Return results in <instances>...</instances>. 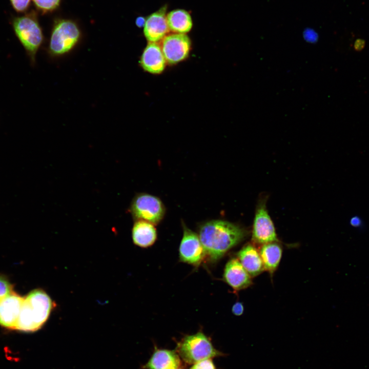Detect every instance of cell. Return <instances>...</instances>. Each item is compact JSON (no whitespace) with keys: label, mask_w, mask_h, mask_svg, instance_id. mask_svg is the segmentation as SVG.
Listing matches in <instances>:
<instances>
[{"label":"cell","mask_w":369,"mask_h":369,"mask_svg":"<svg viewBox=\"0 0 369 369\" xmlns=\"http://www.w3.org/2000/svg\"><path fill=\"white\" fill-rule=\"evenodd\" d=\"M176 351L183 361L188 364L222 355L213 346L209 338L201 331L184 336L178 344Z\"/></svg>","instance_id":"obj_4"},{"label":"cell","mask_w":369,"mask_h":369,"mask_svg":"<svg viewBox=\"0 0 369 369\" xmlns=\"http://www.w3.org/2000/svg\"><path fill=\"white\" fill-rule=\"evenodd\" d=\"M232 312L235 316H240L244 312V306L242 302L237 301L235 302L232 308Z\"/></svg>","instance_id":"obj_23"},{"label":"cell","mask_w":369,"mask_h":369,"mask_svg":"<svg viewBox=\"0 0 369 369\" xmlns=\"http://www.w3.org/2000/svg\"><path fill=\"white\" fill-rule=\"evenodd\" d=\"M190 369H216L211 359L203 360L194 364Z\"/></svg>","instance_id":"obj_22"},{"label":"cell","mask_w":369,"mask_h":369,"mask_svg":"<svg viewBox=\"0 0 369 369\" xmlns=\"http://www.w3.org/2000/svg\"><path fill=\"white\" fill-rule=\"evenodd\" d=\"M179 369V368H178Z\"/></svg>","instance_id":"obj_26"},{"label":"cell","mask_w":369,"mask_h":369,"mask_svg":"<svg viewBox=\"0 0 369 369\" xmlns=\"http://www.w3.org/2000/svg\"><path fill=\"white\" fill-rule=\"evenodd\" d=\"M12 292V285L6 279L0 276V302Z\"/></svg>","instance_id":"obj_20"},{"label":"cell","mask_w":369,"mask_h":369,"mask_svg":"<svg viewBox=\"0 0 369 369\" xmlns=\"http://www.w3.org/2000/svg\"><path fill=\"white\" fill-rule=\"evenodd\" d=\"M166 61L161 48L156 43L150 42L141 55L139 63L146 71L159 74L165 69Z\"/></svg>","instance_id":"obj_13"},{"label":"cell","mask_w":369,"mask_h":369,"mask_svg":"<svg viewBox=\"0 0 369 369\" xmlns=\"http://www.w3.org/2000/svg\"><path fill=\"white\" fill-rule=\"evenodd\" d=\"M14 33L25 49L32 65L44 40L42 30L35 17L31 14L15 17L12 22Z\"/></svg>","instance_id":"obj_3"},{"label":"cell","mask_w":369,"mask_h":369,"mask_svg":"<svg viewBox=\"0 0 369 369\" xmlns=\"http://www.w3.org/2000/svg\"><path fill=\"white\" fill-rule=\"evenodd\" d=\"M54 307L53 301L45 291H31L24 297L15 330L26 332L38 330L46 322Z\"/></svg>","instance_id":"obj_2"},{"label":"cell","mask_w":369,"mask_h":369,"mask_svg":"<svg viewBox=\"0 0 369 369\" xmlns=\"http://www.w3.org/2000/svg\"><path fill=\"white\" fill-rule=\"evenodd\" d=\"M181 364L177 351L156 348L144 368L146 369H178Z\"/></svg>","instance_id":"obj_15"},{"label":"cell","mask_w":369,"mask_h":369,"mask_svg":"<svg viewBox=\"0 0 369 369\" xmlns=\"http://www.w3.org/2000/svg\"><path fill=\"white\" fill-rule=\"evenodd\" d=\"M24 297L13 291L0 302V324L15 330Z\"/></svg>","instance_id":"obj_12"},{"label":"cell","mask_w":369,"mask_h":369,"mask_svg":"<svg viewBox=\"0 0 369 369\" xmlns=\"http://www.w3.org/2000/svg\"><path fill=\"white\" fill-rule=\"evenodd\" d=\"M183 236L179 248L180 261L198 266L206 256L203 247L196 233L188 228L182 221Z\"/></svg>","instance_id":"obj_8"},{"label":"cell","mask_w":369,"mask_h":369,"mask_svg":"<svg viewBox=\"0 0 369 369\" xmlns=\"http://www.w3.org/2000/svg\"><path fill=\"white\" fill-rule=\"evenodd\" d=\"M169 30L166 8L165 7L151 14L145 20L144 34L146 39L151 43L163 39Z\"/></svg>","instance_id":"obj_11"},{"label":"cell","mask_w":369,"mask_h":369,"mask_svg":"<svg viewBox=\"0 0 369 369\" xmlns=\"http://www.w3.org/2000/svg\"><path fill=\"white\" fill-rule=\"evenodd\" d=\"M365 46V40L362 38L357 39L354 44V49L357 52L361 51Z\"/></svg>","instance_id":"obj_24"},{"label":"cell","mask_w":369,"mask_h":369,"mask_svg":"<svg viewBox=\"0 0 369 369\" xmlns=\"http://www.w3.org/2000/svg\"><path fill=\"white\" fill-rule=\"evenodd\" d=\"M266 202L263 198L257 206L252 234L254 244L263 245L278 241L274 223L266 209Z\"/></svg>","instance_id":"obj_7"},{"label":"cell","mask_w":369,"mask_h":369,"mask_svg":"<svg viewBox=\"0 0 369 369\" xmlns=\"http://www.w3.org/2000/svg\"><path fill=\"white\" fill-rule=\"evenodd\" d=\"M13 9L17 12L26 11L30 6L31 0H10Z\"/></svg>","instance_id":"obj_21"},{"label":"cell","mask_w":369,"mask_h":369,"mask_svg":"<svg viewBox=\"0 0 369 369\" xmlns=\"http://www.w3.org/2000/svg\"><path fill=\"white\" fill-rule=\"evenodd\" d=\"M169 30L175 33L185 34L189 32L193 26L190 13L183 9H175L167 14Z\"/></svg>","instance_id":"obj_18"},{"label":"cell","mask_w":369,"mask_h":369,"mask_svg":"<svg viewBox=\"0 0 369 369\" xmlns=\"http://www.w3.org/2000/svg\"><path fill=\"white\" fill-rule=\"evenodd\" d=\"M36 7L44 12L51 11L59 5L60 0H33Z\"/></svg>","instance_id":"obj_19"},{"label":"cell","mask_w":369,"mask_h":369,"mask_svg":"<svg viewBox=\"0 0 369 369\" xmlns=\"http://www.w3.org/2000/svg\"><path fill=\"white\" fill-rule=\"evenodd\" d=\"M236 256L252 277L258 276L264 270L260 252L254 244H245L237 253Z\"/></svg>","instance_id":"obj_14"},{"label":"cell","mask_w":369,"mask_h":369,"mask_svg":"<svg viewBox=\"0 0 369 369\" xmlns=\"http://www.w3.org/2000/svg\"><path fill=\"white\" fill-rule=\"evenodd\" d=\"M154 224L144 220H135L132 229L133 243L141 248L152 245L157 239V231Z\"/></svg>","instance_id":"obj_16"},{"label":"cell","mask_w":369,"mask_h":369,"mask_svg":"<svg viewBox=\"0 0 369 369\" xmlns=\"http://www.w3.org/2000/svg\"><path fill=\"white\" fill-rule=\"evenodd\" d=\"M350 224L354 227H359L361 225L362 222L361 219L357 217H353L350 220Z\"/></svg>","instance_id":"obj_25"},{"label":"cell","mask_w":369,"mask_h":369,"mask_svg":"<svg viewBox=\"0 0 369 369\" xmlns=\"http://www.w3.org/2000/svg\"><path fill=\"white\" fill-rule=\"evenodd\" d=\"M191 45V40L187 35L173 33L163 38L161 48L166 61L175 64L187 57Z\"/></svg>","instance_id":"obj_9"},{"label":"cell","mask_w":369,"mask_h":369,"mask_svg":"<svg viewBox=\"0 0 369 369\" xmlns=\"http://www.w3.org/2000/svg\"><path fill=\"white\" fill-rule=\"evenodd\" d=\"M129 211L135 220L159 223L166 214V208L158 197L145 193L137 194L132 199Z\"/></svg>","instance_id":"obj_6"},{"label":"cell","mask_w":369,"mask_h":369,"mask_svg":"<svg viewBox=\"0 0 369 369\" xmlns=\"http://www.w3.org/2000/svg\"><path fill=\"white\" fill-rule=\"evenodd\" d=\"M81 36L77 25L70 20L56 23L51 32L47 52L51 58L64 56L72 51L78 43Z\"/></svg>","instance_id":"obj_5"},{"label":"cell","mask_w":369,"mask_h":369,"mask_svg":"<svg viewBox=\"0 0 369 369\" xmlns=\"http://www.w3.org/2000/svg\"><path fill=\"white\" fill-rule=\"evenodd\" d=\"M259 252L264 270L272 276L277 270L281 259V246L277 242L264 244L261 247Z\"/></svg>","instance_id":"obj_17"},{"label":"cell","mask_w":369,"mask_h":369,"mask_svg":"<svg viewBox=\"0 0 369 369\" xmlns=\"http://www.w3.org/2000/svg\"><path fill=\"white\" fill-rule=\"evenodd\" d=\"M198 232L206 256L212 262L221 258L248 235L247 230L241 226L220 219L201 223Z\"/></svg>","instance_id":"obj_1"},{"label":"cell","mask_w":369,"mask_h":369,"mask_svg":"<svg viewBox=\"0 0 369 369\" xmlns=\"http://www.w3.org/2000/svg\"><path fill=\"white\" fill-rule=\"evenodd\" d=\"M251 278L237 258H233L227 263L223 279L234 291L238 292L251 286Z\"/></svg>","instance_id":"obj_10"}]
</instances>
